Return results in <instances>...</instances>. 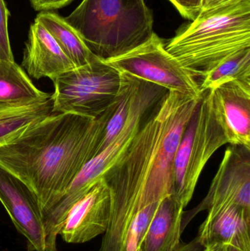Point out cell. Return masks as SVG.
<instances>
[{"label": "cell", "instance_id": "cell-1", "mask_svg": "<svg viewBox=\"0 0 250 251\" xmlns=\"http://www.w3.org/2000/svg\"><path fill=\"white\" fill-rule=\"evenodd\" d=\"M201 98L168 91L120 160L104 176L111 198L108 231L126 239L143 235L171 195L173 160Z\"/></svg>", "mask_w": 250, "mask_h": 251}, {"label": "cell", "instance_id": "cell-6", "mask_svg": "<svg viewBox=\"0 0 250 251\" xmlns=\"http://www.w3.org/2000/svg\"><path fill=\"white\" fill-rule=\"evenodd\" d=\"M53 82L54 113H73L95 119L115 101L120 74L96 57L89 64L59 75Z\"/></svg>", "mask_w": 250, "mask_h": 251}, {"label": "cell", "instance_id": "cell-17", "mask_svg": "<svg viewBox=\"0 0 250 251\" xmlns=\"http://www.w3.org/2000/svg\"><path fill=\"white\" fill-rule=\"evenodd\" d=\"M35 20L51 34L76 67L89 64L96 58L78 32L61 16L51 12L42 11L38 13Z\"/></svg>", "mask_w": 250, "mask_h": 251}, {"label": "cell", "instance_id": "cell-22", "mask_svg": "<svg viewBox=\"0 0 250 251\" xmlns=\"http://www.w3.org/2000/svg\"><path fill=\"white\" fill-rule=\"evenodd\" d=\"M242 0H202L201 12L208 11L239 2Z\"/></svg>", "mask_w": 250, "mask_h": 251}, {"label": "cell", "instance_id": "cell-25", "mask_svg": "<svg viewBox=\"0 0 250 251\" xmlns=\"http://www.w3.org/2000/svg\"><path fill=\"white\" fill-rule=\"evenodd\" d=\"M227 251H242L239 250L237 248L233 247V246H227Z\"/></svg>", "mask_w": 250, "mask_h": 251}, {"label": "cell", "instance_id": "cell-16", "mask_svg": "<svg viewBox=\"0 0 250 251\" xmlns=\"http://www.w3.org/2000/svg\"><path fill=\"white\" fill-rule=\"evenodd\" d=\"M51 97V94L38 89L15 61L0 60V102L29 104L43 102Z\"/></svg>", "mask_w": 250, "mask_h": 251}, {"label": "cell", "instance_id": "cell-14", "mask_svg": "<svg viewBox=\"0 0 250 251\" xmlns=\"http://www.w3.org/2000/svg\"><path fill=\"white\" fill-rule=\"evenodd\" d=\"M184 208L172 195L159 205L142 242V251H176L182 241Z\"/></svg>", "mask_w": 250, "mask_h": 251}, {"label": "cell", "instance_id": "cell-5", "mask_svg": "<svg viewBox=\"0 0 250 251\" xmlns=\"http://www.w3.org/2000/svg\"><path fill=\"white\" fill-rule=\"evenodd\" d=\"M227 143L213 111L210 91H204L185 128L173 160L171 195L183 208L192 200L210 158Z\"/></svg>", "mask_w": 250, "mask_h": 251}, {"label": "cell", "instance_id": "cell-23", "mask_svg": "<svg viewBox=\"0 0 250 251\" xmlns=\"http://www.w3.org/2000/svg\"><path fill=\"white\" fill-rule=\"evenodd\" d=\"M204 248L198 243L196 238L189 243H182L176 251H204Z\"/></svg>", "mask_w": 250, "mask_h": 251}, {"label": "cell", "instance_id": "cell-11", "mask_svg": "<svg viewBox=\"0 0 250 251\" xmlns=\"http://www.w3.org/2000/svg\"><path fill=\"white\" fill-rule=\"evenodd\" d=\"M209 91L214 116L227 143L250 149V85L232 81Z\"/></svg>", "mask_w": 250, "mask_h": 251}, {"label": "cell", "instance_id": "cell-15", "mask_svg": "<svg viewBox=\"0 0 250 251\" xmlns=\"http://www.w3.org/2000/svg\"><path fill=\"white\" fill-rule=\"evenodd\" d=\"M52 114L54 113L51 97L43 102L29 104L0 102V147Z\"/></svg>", "mask_w": 250, "mask_h": 251}, {"label": "cell", "instance_id": "cell-12", "mask_svg": "<svg viewBox=\"0 0 250 251\" xmlns=\"http://www.w3.org/2000/svg\"><path fill=\"white\" fill-rule=\"evenodd\" d=\"M196 240L204 248L224 244L250 251V209L227 206L208 211Z\"/></svg>", "mask_w": 250, "mask_h": 251}, {"label": "cell", "instance_id": "cell-21", "mask_svg": "<svg viewBox=\"0 0 250 251\" xmlns=\"http://www.w3.org/2000/svg\"><path fill=\"white\" fill-rule=\"evenodd\" d=\"M72 1L73 0H30L33 8L38 11H48L61 8Z\"/></svg>", "mask_w": 250, "mask_h": 251}, {"label": "cell", "instance_id": "cell-7", "mask_svg": "<svg viewBox=\"0 0 250 251\" xmlns=\"http://www.w3.org/2000/svg\"><path fill=\"white\" fill-rule=\"evenodd\" d=\"M118 71L186 95L201 98L198 81L165 49V43L154 32L146 42L132 51L104 60Z\"/></svg>", "mask_w": 250, "mask_h": 251}, {"label": "cell", "instance_id": "cell-9", "mask_svg": "<svg viewBox=\"0 0 250 251\" xmlns=\"http://www.w3.org/2000/svg\"><path fill=\"white\" fill-rule=\"evenodd\" d=\"M0 201L16 229L25 237L28 250L48 251L44 215L33 192L0 166Z\"/></svg>", "mask_w": 250, "mask_h": 251}, {"label": "cell", "instance_id": "cell-24", "mask_svg": "<svg viewBox=\"0 0 250 251\" xmlns=\"http://www.w3.org/2000/svg\"><path fill=\"white\" fill-rule=\"evenodd\" d=\"M204 251H227V246L224 244H214L204 248Z\"/></svg>", "mask_w": 250, "mask_h": 251}, {"label": "cell", "instance_id": "cell-20", "mask_svg": "<svg viewBox=\"0 0 250 251\" xmlns=\"http://www.w3.org/2000/svg\"><path fill=\"white\" fill-rule=\"evenodd\" d=\"M181 15L191 22L195 20L201 12L202 0H169Z\"/></svg>", "mask_w": 250, "mask_h": 251}, {"label": "cell", "instance_id": "cell-19", "mask_svg": "<svg viewBox=\"0 0 250 251\" xmlns=\"http://www.w3.org/2000/svg\"><path fill=\"white\" fill-rule=\"evenodd\" d=\"M8 16V10L4 0H0V60L14 61L7 29Z\"/></svg>", "mask_w": 250, "mask_h": 251}, {"label": "cell", "instance_id": "cell-4", "mask_svg": "<svg viewBox=\"0 0 250 251\" xmlns=\"http://www.w3.org/2000/svg\"><path fill=\"white\" fill-rule=\"evenodd\" d=\"M65 20L102 60L132 51L154 33L152 11L144 0H83Z\"/></svg>", "mask_w": 250, "mask_h": 251}, {"label": "cell", "instance_id": "cell-18", "mask_svg": "<svg viewBox=\"0 0 250 251\" xmlns=\"http://www.w3.org/2000/svg\"><path fill=\"white\" fill-rule=\"evenodd\" d=\"M232 81L250 85V48L238 52L220 63L199 82L201 92Z\"/></svg>", "mask_w": 250, "mask_h": 251}, {"label": "cell", "instance_id": "cell-13", "mask_svg": "<svg viewBox=\"0 0 250 251\" xmlns=\"http://www.w3.org/2000/svg\"><path fill=\"white\" fill-rule=\"evenodd\" d=\"M22 66L35 79L48 77L52 81L76 68L51 34L37 20L29 29Z\"/></svg>", "mask_w": 250, "mask_h": 251}, {"label": "cell", "instance_id": "cell-3", "mask_svg": "<svg viewBox=\"0 0 250 251\" xmlns=\"http://www.w3.org/2000/svg\"><path fill=\"white\" fill-rule=\"evenodd\" d=\"M250 48V0L208 11L179 28L165 49L199 83L220 63Z\"/></svg>", "mask_w": 250, "mask_h": 251}, {"label": "cell", "instance_id": "cell-2", "mask_svg": "<svg viewBox=\"0 0 250 251\" xmlns=\"http://www.w3.org/2000/svg\"><path fill=\"white\" fill-rule=\"evenodd\" d=\"M117 103L116 98L95 119L54 113L0 147V166L33 192L43 215L58 201L84 166L95 157Z\"/></svg>", "mask_w": 250, "mask_h": 251}, {"label": "cell", "instance_id": "cell-8", "mask_svg": "<svg viewBox=\"0 0 250 251\" xmlns=\"http://www.w3.org/2000/svg\"><path fill=\"white\" fill-rule=\"evenodd\" d=\"M227 206L250 209V149L230 145L202 201L192 210L183 212L182 230L203 211Z\"/></svg>", "mask_w": 250, "mask_h": 251}, {"label": "cell", "instance_id": "cell-10", "mask_svg": "<svg viewBox=\"0 0 250 251\" xmlns=\"http://www.w3.org/2000/svg\"><path fill=\"white\" fill-rule=\"evenodd\" d=\"M111 210L110 190L104 178L68 212L59 234L68 243H85L104 234Z\"/></svg>", "mask_w": 250, "mask_h": 251}]
</instances>
